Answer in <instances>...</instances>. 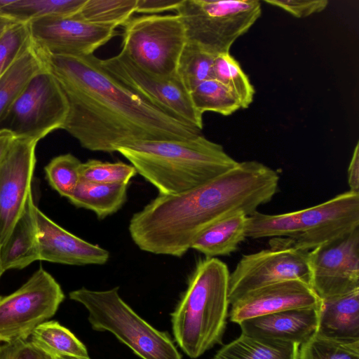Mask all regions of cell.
Segmentation results:
<instances>
[{"mask_svg":"<svg viewBox=\"0 0 359 359\" xmlns=\"http://www.w3.org/2000/svg\"><path fill=\"white\" fill-rule=\"evenodd\" d=\"M34 45L67 98L69 111L62 129L82 147L113 153L137 142L185 140L201 135V130L124 86L93 54L54 55Z\"/></svg>","mask_w":359,"mask_h":359,"instance_id":"1","label":"cell"},{"mask_svg":"<svg viewBox=\"0 0 359 359\" xmlns=\"http://www.w3.org/2000/svg\"><path fill=\"white\" fill-rule=\"evenodd\" d=\"M279 180L276 170L260 162H238L196 187L158 194L131 217L130 238L144 252L181 257L214 223L238 212L250 215L269 203Z\"/></svg>","mask_w":359,"mask_h":359,"instance_id":"2","label":"cell"},{"mask_svg":"<svg viewBox=\"0 0 359 359\" xmlns=\"http://www.w3.org/2000/svg\"><path fill=\"white\" fill-rule=\"evenodd\" d=\"M116 152L163 195L196 187L238 163L221 144L202 134L185 140L137 142L119 147Z\"/></svg>","mask_w":359,"mask_h":359,"instance_id":"3","label":"cell"},{"mask_svg":"<svg viewBox=\"0 0 359 359\" xmlns=\"http://www.w3.org/2000/svg\"><path fill=\"white\" fill-rule=\"evenodd\" d=\"M229 274L226 264L216 257L198 260L171 314L174 339L192 359L222 344L230 305Z\"/></svg>","mask_w":359,"mask_h":359,"instance_id":"4","label":"cell"},{"mask_svg":"<svg viewBox=\"0 0 359 359\" xmlns=\"http://www.w3.org/2000/svg\"><path fill=\"white\" fill-rule=\"evenodd\" d=\"M359 227V194L348 191L311 208L278 215L255 212L248 216L246 237H286L290 245L309 252Z\"/></svg>","mask_w":359,"mask_h":359,"instance_id":"5","label":"cell"},{"mask_svg":"<svg viewBox=\"0 0 359 359\" xmlns=\"http://www.w3.org/2000/svg\"><path fill=\"white\" fill-rule=\"evenodd\" d=\"M88 312L94 330L108 331L142 359H182L166 332L156 330L142 318L118 294V287L97 291L85 287L69 294Z\"/></svg>","mask_w":359,"mask_h":359,"instance_id":"6","label":"cell"},{"mask_svg":"<svg viewBox=\"0 0 359 359\" xmlns=\"http://www.w3.org/2000/svg\"><path fill=\"white\" fill-rule=\"evenodd\" d=\"M187 42L217 55L229 53L262 14L258 0H182L176 10Z\"/></svg>","mask_w":359,"mask_h":359,"instance_id":"7","label":"cell"},{"mask_svg":"<svg viewBox=\"0 0 359 359\" xmlns=\"http://www.w3.org/2000/svg\"><path fill=\"white\" fill-rule=\"evenodd\" d=\"M123 27L121 52L129 59L154 74L177 73L187 37L177 13L132 18Z\"/></svg>","mask_w":359,"mask_h":359,"instance_id":"8","label":"cell"},{"mask_svg":"<svg viewBox=\"0 0 359 359\" xmlns=\"http://www.w3.org/2000/svg\"><path fill=\"white\" fill-rule=\"evenodd\" d=\"M65 297L56 280L39 269L16 291L0 297V342L26 341L55 315Z\"/></svg>","mask_w":359,"mask_h":359,"instance_id":"9","label":"cell"},{"mask_svg":"<svg viewBox=\"0 0 359 359\" xmlns=\"http://www.w3.org/2000/svg\"><path fill=\"white\" fill-rule=\"evenodd\" d=\"M270 246L243 255L229 274L230 304L249 292L276 283L299 279L310 284L309 252L294 248L287 238L278 237L270 241Z\"/></svg>","mask_w":359,"mask_h":359,"instance_id":"10","label":"cell"},{"mask_svg":"<svg viewBox=\"0 0 359 359\" xmlns=\"http://www.w3.org/2000/svg\"><path fill=\"white\" fill-rule=\"evenodd\" d=\"M100 63L111 76L144 100L203 129V115L194 107L190 91L177 73L168 76L151 74L121 51L100 60Z\"/></svg>","mask_w":359,"mask_h":359,"instance_id":"11","label":"cell"},{"mask_svg":"<svg viewBox=\"0 0 359 359\" xmlns=\"http://www.w3.org/2000/svg\"><path fill=\"white\" fill-rule=\"evenodd\" d=\"M69 111L67 98L57 79L46 69L36 74L16 100L7 118L17 137L39 141L62 129Z\"/></svg>","mask_w":359,"mask_h":359,"instance_id":"12","label":"cell"},{"mask_svg":"<svg viewBox=\"0 0 359 359\" xmlns=\"http://www.w3.org/2000/svg\"><path fill=\"white\" fill-rule=\"evenodd\" d=\"M310 284L320 299L359 289V227L309 252Z\"/></svg>","mask_w":359,"mask_h":359,"instance_id":"13","label":"cell"},{"mask_svg":"<svg viewBox=\"0 0 359 359\" xmlns=\"http://www.w3.org/2000/svg\"><path fill=\"white\" fill-rule=\"evenodd\" d=\"M37 142L16 137L0 165V245L8 238L32 194Z\"/></svg>","mask_w":359,"mask_h":359,"instance_id":"14","label":"cell"},{"mask_svg":"<svg viewBox=\"0 0 359 359\" xmlns=\"http://www.w3.org/2000/svg\"><path fill=\"white\" fill-rule=\"evenodd\" d=\"M32 41L59 55L86 56L116 34V27L88 23L73 16L43 18L28 22Z\"/></svg>","mask_w":359,"mask_h":359,"instance_id":"15","label":"cell"},{"mask_svg":"<svg viewBox=\"0 0 359 359\" xmlns=\"http://www.w3.org/2000/svg\"><path fill=\"white\" fill-rule=\"evenodd\" d=\"M321 299L311 285L292 279L271 284L240 297L231 304L229 318L236 323L280 311L319 308Z\"/></svg>","mask_w":359,"mask_h":359,"instance_id":"16","label":"cell"},{"mask_svg":"<svg viewBox=\"0 0 359 359\" xmlns=\"http://www.w3.org/2000/svg\"><path fill=\"white\" fill-rule=\"evenodd\" d=\"M36 218L39 260L73 266L103 265L109 252L65 230L38 208Z\"/></svg>","mask_w":359,"mask_h":359,"instance_id":"17","label":"cell"},{"mask_svg":"<svg viewBox=\"0 0 359 359\" xmlns=\"http://www.w3.org/2000/svg\"><path fill=\"white\" fill-rule=\"evenodd\" d=\"M318 309L280 311L245 320L238 325L241 334L247 336L300 346L316 332Z\"/></svg>","mask_w":359,"mask_h":359,"instance_id":"18","label":"cell"},{"mask_svg":"<svg viewBox=\"0 0 359 359\" xmlns=\"http://www.w3.org/2000/svg\"><path fill=\"white\" fill-rule=\"evenodd\" d=\"M316 333L340 342L359 341V289L321 299Z\"/></svg>","mask_w":359,"mask_h":359,"instance_id":"19","label":"cell"},{"mask_svg":"<svg viewBox=\"0 0 359 359\" xmlns=\"http://www.w3.org/2000/svg\"><path fill=\"white\" fill-rule=\"evenodd\" d=\"M36 208L31 194L22 213L5 242L0 245V259L4 272L22 269L39 260Z\"/></svg>","mask_w":359,"mask_h":359,"instance_id":"20","label":"cell"},{"mask_svg":"<svg viewBox=\"0 0 359 359\" xmlns=\"http://www.w3.org/2000/svg\"><path fill=\"white\" fill-rule=\"evenodd\" d=\"M248 215L238 212L214 223L191 245L205 257L226 256L237 250L246 237Z\"/></svg>","mask_w":359,"mask_h":359,"instance_id":"21","label":"cell"},{"mask_svg":"<svg viewBox=\"0 0 359 359\" xmlns=\"http://www.w3.org/2000/svg\"><path fill=\"white\" fill-rule=\"evenodd\" d=\"M46 68L34 43L27 48L0 76V123L31 80Z\"/></svg>","mask_w":359,"mask_h":359,"instance_id":"22","label":"cell"},{"mask_svg":"<svg viewBox=\"0 0 359 359\" xmlns=\"http://www.w3.org/2000/svg\"><path fill=\"white\" fill-rule=\"evenodd\" d=\"M128 184H101L80 180L69 202L93 211L103 219L118 211L127 200Z\"/></svg>","mask_w":359,"mask_h":359,"instance_id":"23","label":"cell"},{"mask_svg":"<svg viewBox=\"0 0 359 359\" xmlns=\"http://www.w3.org/2000/svg\"><path fill=\"white\" fill-rule=\"evenodd\" d=\"M297 344L264 339L241 334L223 346L213 359H298Z\"/></svg>","mask_w":359,"mask_h":359,"instance_id":"24","label":"cell"},{"mask_svg":"<svg viewBox=\"0 0 359 359\" xmlns=\"http://www.w3.org/2000/svg\"><path fill=\"white\" fill-rule=\"evenodd\" d=\"M29 338L34 346L55 359L63 356L90 358L86 346L57 321L47 320L41 323Z\"/></svg>","mask_w":359,"mask_h":359,"instance_id":"25","label":"cell"},{"mask_svg":"<svg viewBox=\"0 0 359 359\" xmlns=\"http://www.w3.org/2000/svg\"><path fill=\"white\" fill-rule=\"evenodd\" d=\"M86 0H11L0 13L18 22H29L43 18H67L76 15Z\"/></svg>","mask_w":359,"mask_h":359,"instance_id":"26","label":"cell"},{"mask_svg":"<svg viewBox=\"0 0 359 359\" xmlns=\"http://www.w3.org/2000/svg\"><path fill=\"white\" fill-rule=\"evenodd\" d=\"M137 0H86L73 17L95 25L124 26L135 13Z\"/></svg>","mask_w":359,"mask_h":359,"instance_id":"27","label":"cell"},{"mask_svg":"<svg viewBox=\"0 0 359 359\" xmlns=\"http://www.w3.org/2000/svg\"><path fill=\"white\" fill-rule=\"evenodd\" d=\"M196 109L203 115L212 111L229 116L241 108L237 97L222 83L215 79L205 80L190 91Z\"/></svg>","mask_w":359,"mask_h":359,"instance_id":"28","label":"cell"},{"mask_svg":"<svg viewBox=\"0 0 359 359\" xmlns=\"http://www.w3.org/2000/svg\"><path fill=\"white\" fill-rule=\"evenodd\" d=\"M212 77L226 86L238 100L242 109L252 102L255 88L239 63L229 53L215 56Z\"/></svg>","mask_w":359,"mask_h":359,"instance_id":"29","label":"cell"},{"mask_svg":"<svg viewBox=\"0 0 359 359\" xmlns=\"http://www.w3.org/2000/svg\"><path fill=\"white\" fill-rule=\"evenodd\" d=\"M215 56L194 43H186L178 62L177 74L189 91L200 83L213 78Z\"/></svg>","mask_w":359,"mask_h":359,"instance_id":"30","label":"cell"},{"mask_svg":"<svg viewBox=\"0 0 359 359\" xmlns=\"http://www.w3.org/2000/svg\"><path fill=\"white\" fill-rule=\"evenodd\" d=\"M81 163L79 158L71 154L53 158L45 167L49 184L60 196L68 198L80 181Z\"/></svg>","mask_w":359,"mask_h":359,"instance_id":"31","label":"cell"},{"mask_svg":"<svg viewBox=\"0 0 359 359\" xmlns=\"http://www.w3.org/2000/svg\"><path fill=\"white\" fill-rule=\"evenodd\" d=\"M299 346L298 359H359V341L340 342L315 333Z\"/></svg>","mask_w":359,"mask_h":359,"instance_id":"32","label":"cell"},{"mask_svg":"<svg viewBox=\"0 0 359 359\" xmlns=\"http://www.w3.org/2000/svg\"><path fill=\"white\" fill-rule=\"evenodd\" d=\"M137 171L131 164L89 159L82 163L80 180L101 184H128Z\"/></svg>","mask_w":359,"mask_h":359,"instance_id":"33","label":"cell"},{"mask_svg":"<svg viewBox=\"0 0 359 359\" xmlns=\"http://www.w3.org/2000/svg\"><path fill=\"white\" fill-rule=\"evenodd\" d=\"M32 43L28 22H16L4 32L0 37V76Z\"/></svg>","mask_w":359,"mask_h":359,"instance_id":"34","label":"cell"},{"mask_svg":"<svg viewBox=\"0 0 359 359\" xmlns=\"http://www.w3.org/2000/svg\"><path fill=\"white\" fill-rule=\"evenodd\" d=\"M266 4L279 8L297 18H306L324 11L327 0H264Z\"/></svg>","mask_w":359,"mask_h":359,"instance_id":"35","label":"cell"},{"mask_svg":"<svg viewBox=\"0 0 359 359\" xmlns=\"http://www.w3.org/2000/svg\"><path fill=\"white\" fill-rule=\"evenodd\" d=\"M2 348L4 359H55L27 340L4 344Z\"/></svg>","mask_w":359,"mask_h":359,"instance_id":"36","label":"cell"},{"mask_svg":"<svg viewBox=\"0 0 359 359\" xmlns=\"http://www.w3.org/2000/svg\"><path fill=\"white\" fill-rule=\"evenodd\" d=\"M182 0H137L135 13L158 15L165 11H175Z\"/></svg>","mask_w":359,"mask_h":359,"instance_id":"37","label":"cell"},{"mask_svg":"<svg viewBox=\"0 0 359 359\" xmlns=\"http://www.w3.org/2000/svg\"><path fill=\"white\" fill-rule=\"evenodd\" d=\"M349 191L359 194V143L357 142L348 168Z\"/></svg>","mask_w":359,"mask_h":359,"instance_id":"38","label":"cell"},{"mask_svg":"<svg viewBox=\"0 0 359 359\" xmlns=\"http://www.w3.org/2000/svg\"><path fill=\"white\" fill-rule=\"evenodd\" d=\"M15 137L13 133L8 128L0 129V165L5 158Z\"/></svg>","mask_w":359,"mask_h":359,"instance_id":"39","label":"cell"},{"mask_svg":"<svg viewBox=\"0 0 359 359\" xmlns=\"http://www.w3.org/2000/svg\"><path fill=\"white\" fill-rule=\"evenodd\" d=\"M16 22L18 21L13 18L0 13V37L8 27Z\"/></svg>","mask_w":359,"mask_h":359,"instance_id":"40","label":"cell"},{"mask_svg":"<svg viewBox=\"0 0 359 359\" xmlns=\"http://www.w3.org/2000/svg\"><path fill=\"white\" fill-rule=\"evenodd\" d=\"M11 1V0H0V9L3 6L8 4Z\"/></svg>","mask_w":359,"mask_h":359,"instance_id":"41","label":"cell"},{"mask_svg":"<svg viewBox=\"0 0 359 359\" xmlns=\"http://www.w3.org/2000/svg\"><path fill=\"white\" fill-rule=\"evenodd\" d=\"M56 359H83V358H74V357H69V356H63V357L57 358ZM87 359H90V358H87Z\"/></svg>","mask_w":359,"mask_h":359,"instance_id":"42","label":"cell"},{"mask_svg":"<svg viewBox=\"0 0 359 359\" xmlns=\"http://www.w3.org/2000/svg\"><path fill=\"white\" fill-rule=\"evenodd\" d=\"M4 271L3 269H2L1 262V259H0V278H1V275L3 274V273H4Z\"/></svg>","mask_w":359,"mask_h":359,"instance_id":"43","label":"cell"}]
</instances>
